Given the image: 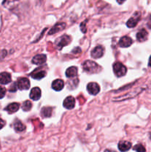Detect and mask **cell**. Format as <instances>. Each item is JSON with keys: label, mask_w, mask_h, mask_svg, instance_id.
I'll use <instances>...</instances> for the list:
<instances>
[{"label": "cell", "mask_w": 151, "mask_h": 152, "mask_svg": "<svg viewBox=\"0 0 151 152\" xmlns=\"http://www.w3.org/2000/svg\"><path fill=\"white\" fill-rule=\"evenodd\" d=\"M5 92H6L5 88H4V87L0 86V99H2V98L4 97V95H5Z\"/></svg>", "instance_id": "cb8c5ba5"}, {"label": "cell", "mask_w": 151, "mask_h": 152, "mask_svg": "<svg viewBox=\"0 0 151 152\" xmlns=\"http://www.w3.org/2000/svg\"><path fill=\"white\" fill-rule=\"evenodd\" d=\"M41 89L38 87H35L31 90L30 94V97L33 100H38L41 97Z\"/></svg>", "instance_id": "9c48e42d"}, {"label": "cell", "mask_w": 151, "mask_h": 152, "mask_svg": "<svg viewBox=\"0 0 151 152\" xmlns=\"http://www.w3.org/2000/svg\"><path fill=\"white\" fill-rule=\"evenodd\" d=\"M65 74H66L67 77H70H70H74L78 74V69H77L76 67H70V68H68L67 69Z\"/></svg>", "instance_id": "e0dca14e"}, {"label": "cell", "mask_w": 151, "mask_h": 152, "mask_svg": "<svg viewBox=\"0 0 151 152\" xmlns=\"http://www.w3.org/2000/svg\"><path fill=\"white\" fill-rule=\"evenodd\" d=\"M113 71L116 77H121L126 74L127 68L121 62H115L113 65Z\"/></svg>", "instance_id": "7a4b0ae2"}, {"label": "cell", "mask_w": 151, "mask_h": 152, "mask_svg": "<svg viewBox=\"0 0 151 152\" xmlns=\"http://www.w3.org/2000/svg\"><path fill=\"white\" fill-rule=\"evenodd\" d=\"M4 126H5V122L1 120V119H0V129H2Z\"/></svg>", "instance_id": "484cf974"}, {"label": "cell", "mask_w": 151, "mask_h": 152, "mask_svg": "<svg viewBox=\"0 0 151 152\" xmlns=\"http://www.w3.org/2000/svg\"><path fill=\"white\" fill-rule=\"evenodd\" d=\"M11 82V76L9 73L2 72L0 74V83L2 85H7Z\"/></svg>", "instance_id": "7c38bea8"}, {"label": "cell", "mask_w": 151, "mask_h": 152, "mask_svg": "<svg viewBox=\"0 0 151 152\" xmlns=\"http://www.w3.org/2000/svg\"><path fill=\"white\" fill-rule=\"evenodd\" d=\"M14 129L16 132H22V131H25L26 127H25V126L22 123V122L17 120V121L14 123Z\"/></svg>", "instance_id": "ffe728a7"}, {"label": "cell", "mask_w": 151, "mask_h": 152, "mask_svg": "<svg viewBox=\"0 0 151 152\" xmlns=\"http://www.w3.org/2000/svg\"><path fill=\"white\" fill-rule=\"evenodd\" d=\"M19 104L16 103V102H13V103L10 104V105H7L5 108V110L7 111H8L9 113H14L19 110Z\"/></svg>", "instance_id": "ac0fdd59"}, {"label": "cell", "mask_w": 151, "mask_h": 152, "mask_svg": "<svg viewBox=\"0 0 151 152\" xmlns=\"http://www.w3.org/2000/svg\"><path fill=\"white\" fill-rule=\"evenodd\" d=\"M87 91L91 95H96L100 91V88L99 86L96 83H90L87 85Z\"/></svg>", "instance_id": "8992f818"}, {"label": "cell", "mask_w": 151, "mask_h": 152, "mask_svg": "<svg viewBox=\"0 0 151 152\" xmlns=\"http://www.w3.org/2000/svg\"><path fill=\"white\" fill-rule=\"evenodd\" d=\"M133 150H135V151H146V149H145L144 147L142 145H141V144H138V145H136V146L133 148Z\"/></svg>", "instance_id": "603a6c76"}, {"label": "cell", "mask_w": 151, "mask_h": 152, "mask_svg": "<svg viewBox=\"0 0 151 152\" xmlns=\"http://www.w3.org/2000/svg\"><path fill=\"white\" fill-rule=\"evenodd\" d=\"M141 19V13L139 12H136L133 16L127 22V26L128 28H134L136 26Z\"/></svg>", "instance_id": "277c9868"}, {"label": "cell", "mask_w": 151, "mask_h": 152, "mask_svg": "<svg viewBox=\"0 0 151 152\" xmlns=\"http://www.w3.org/2000/svg\"><path fill=\"white\" fill-rule=\"evenodd\" d=\"M16 87H17V83H13V84L11 86V88H10V91H16V88H17Z\"/></svg>", "instance_id": "d4e9b609"}, {"label": "cell", "mask_w": 151, "mask_h": 152, "mask_svg": "<svg viewBox=\"0 0 151 152\" xmlns=\"http://www.w3.org/2000/svg\"><path fill=\"white\" fill-rule=\"evenodd\" d=\"M66 26V24L64 23V22H60V23H58L55 25L53 28H52V29L49 31L48 34L49 35H51V34H54L56 33L59 32L62 30H63L65 28V27Z\"/></svg>", "instance_id": "4fadbf2b"}, {"label": "cell", "mask_w": 151, "mask_h": 152, "mask_svg": "<svg viewBox=\"0 0 151 152\" xmlns=\"http://www.w3.org/2000/svg\"><path fill=\"white\" fill-rule=\"evenodd\" d=\"M148 33L145 29H142L138 32L137 35H136V38L139 42H144L147 39Z\"/></svg>", "instance_id": "2e32d148"}, {"label": "cell", "mask_w": 151, "mask_h": 152, "mask_svg": "<svg viewBox=\"0 0 151 152\" xmlns=\"http://www.w3.org/2000/svg\"><path fill=\"white\" fill-rule=\"evenodd\" d=\"M148 65H149V66L151 67V56L149 59V63H148Z\"/></svg>", "instance_id": "f1b7e54d"}, {"label": "cell", "mask_w": 151, "mask_h": 152, "mask_svg": "<svg viewBox=\"0 0 151 152\" xmlns=\"http://www.w3.org/2000/svg\"><path fill=\"white\" fill-rule=\"evenodd\" d=\"M47 60V56L44 54H38L34 56L32 59V62L35 65H42Z\"/></svg>", "instance_id": "30bf717a"}, {"label": "cell", "mask_w": 151, "mask_h": 152, "mask_svg": "<svg viewBox=\"0 0 151 152\" xmlns=\"http://www.w3.org/2000/svg\"><path fill=\"white\" fill-rule=\"evenodd\" d=\"M147 25L148 28H151V16H150L149 20H148V22H147Z\"/></svg>", "instance_id": "4316f807"}, {"label": "cell", "mask_w": 151, "mask_h": 152, "mask_svg": "<svg viewBox=\"0 0 151 152\" xmlns=\"http://www.w3.org/2000/svg\"><path fill=\"white\" fill-rule=\"evenodd\" d=\"M41 114L44 117H49L52 114V108H43L41 110Z\"/></svg>", "instance_id": "44dd1931"}, {"label": "cell", "mask_w": 151, "mask_h": 152, "mask_svg": "<svg viewBox=\"0 0 151 152\" xmlns=\"http://www.w3.org/2000/svg\"><path fill=\"white\" fill-rule=\"evenodd\" d=\"M64 81L62 80H56L52 83V88L56 91H60L64 88Z\"/></svg>", "instance_id": "5bb4252c"}, {"label": "cell", "mask_w": 151, "mask_h": 152, "mask_svg": "<svg viewBox=\"0 0 151 152\" xmlns=\"http://www.w3.org/2000/svg\"><path fill=\"white\" fill-rule=\"evenodd\" d=\"M104 55V48L102 46H96L94 49L91 51V56L95 59L102 57Z\"/></svg>", "instance_id": "52a82bcc"}, {"label": "cell", "mask_w": 151, "mask_h": 152, "mask_svg": "<svg viewBox=\"0 0 151 152\" xmlns=\"http://www.w3.org/2000/svg\"><path fill=\"white\" fill-rule=\"evenodd\" d=\"M132 144L131 142L128 141H121L118 143V149L121 151H127L131 148Z\"/></svg>", "instance_id": "9a60e30c"}, {"label": "cell", "mask_w": 151, "mask_h": 152, "mask_svg": "<svg viewBox=\"0 0 151 152\" xmlns=\"http://www.w3.org/2000/svg\"><path fill=\"white\" fill-rule=\"evenodd\" d=\"M22 108L23 111H29L32 108V103L30 102V101H29V100L25 101V102L23 103V105H22Z\"/></svg>", "instance_id": "7402d4cb"}, {"label": "cell", "mask_w": 151, "mask_h": 152, "mask_svg": "<svg viewBox=\"0 0 151 152\" xmlns=\"http://www.w3.org/2000/svg\"><path fill=\"white\" fill-rule=\"evenodd\" d=\"M133 43V40L130 37H121V39L118 42V45H119L120 47L122 48H127L129 46H130Z\"/></svg>", "instance_id": "8fae6325"}, {"label": "cell", "mask_w": 151, "mask_h": 152, "mask_svg": "<svg viewBox=\"0 0 151 152\" xmlns=\"http://www.w3.org/2000/svg\"><path fill=\"white\" fill-rule=\"evenodd\" d=\"M83 69L89 74H96L100 71V67L98 64L91 60H87L83 63Z\"/></svg>", "instance_id": "6da1fadb"}, {"label": "cell", "mask_w": 151, "mask_h": 152, "mask_svg": "<svg viewBox=\"0 0 151 152\" xmlns=\"http://www.w3.org/2000/svg\"><path fill=\"white\" fill-rule=\"evenodd\" d=\"M18 88L20 90H28L30 88V81L28 78L22 77L18 80L17 83Z\"/></svg>", "instance_id": "5b68a950"}, {"label": "cell", "mask_w": 151, "mask_h": 152, "mask_svg": "<svg viewBox=\"0 0 151 152\" xmlns=\"http://www.w3.org/2000/svg\"><path fill=\"white\" fill-rule=\"evenodd\" d=\"M75 99L73 96H68L66 99L64 100L63 105L67 109H73L75 107Z\"/></svg>", "instance_id": "ba28073f"}, {"label": "cell", "mask_w": 151, "mask_h": 152, "mask_svg": "<svg viewBox=\"0 0 151 152\" xmlns=\"http://www.w3.org/2000/svg\"><path fill=\"white\" fill-rule=\"evenodd\" d=\"M46 75V72L44 71H33L31 74V77L35 80H41V79L44 78Z\"/></svg>", "instance_id": "d6986e66"}, {"label": "cell", "mask_w": 151, "mask_h": 152, "mask_svg": "<svg viewBox=\"0 0 151 152\" xmlns=\"http://www.w3.org/2000/svg\"><path fill=\"white\" fill-rule=\"evenodd\" d=\"M126 0H117V2L118 3V4H122L123 2H124V1H125Z\"/></svg>", "instance_id": "83f0119b"}, {"label": "cell", "mask_w": 151, "mask_h": 152, "mask_svg": "<svg viewBox=\"0 0 151 152\" xmlns=\"http://www.w3.org/2000/svg\"><path fill=\"white\" fill-rule=\"evenodd\" d=\"M70 37L68 35H63L56 40L55 45L58 48V49L60 50L64 46L68 45L70 43Z\"/></svg>", "instance_id": "3957f363"}]
</instances>
